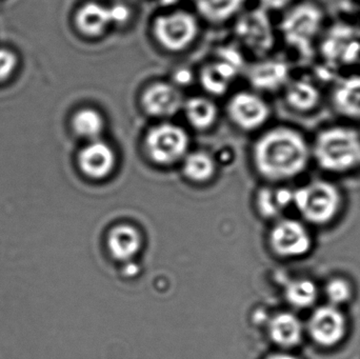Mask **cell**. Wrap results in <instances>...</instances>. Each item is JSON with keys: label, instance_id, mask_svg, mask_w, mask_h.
<instances>
[{"label": "cell", "instance_id": "cell-6", "mask_svg": "<svg viewBox=\"0 0 360 359\" xmlns=\"http://www.w3.org/2000/svg\"><path fill=\"white\" fill-rule=\"evenodd\" d=\"M319 46L332 65H352L360 58V33L349 25L325 30Z\"/></svg>", "mask_w": 360, "mask_h": 359}, {"label": "cell", "instance_id": "cell-19", "mask_svg": "<svg viewBox=\"0 0 360 359\" xmlns=\"http://www.w3.org/2000/svg\"><path fill=\"white\" fill-rule=\"evenodd\" d=\"M270 334L273 341L281 347H293L302 341V324L292 314H279L271 322Z\"/></svg>", "mask_w": 360, "mask_h": 359}, {"label": "cell", "instance_id": "cell-20", "mask_svg": "<svg viewBox=\"0 0 360 359\" xmlns=\"http://www.w3.org/2000/svg\"><path fill=\"white\" fill-rule=\"evenodd\" d=\"M109 247L112 254L117 259H129L134 256L141 247V236L137 230L130 226H120L110 234Z\"/></svg>", "mask_w": 360, "mask_h": 359}, {"label": "cell", "instance_id": "cell-26", "mask_svg": "<svg viewBox=\"0 0 360 359\" xmlns=\"http://www.w3.org/2000/svg\"><path fill=\"white\" fill-rule=\"evenodd\" d=\"M327 296L333 305H340L349 301L351 289L344 280H333L327 286Z\"/></svg>", "mask_w": 360, "mask_h": 359}, {"label": "cell", "instance_id": "cell-21", "mask_svg": "<svg viewBox=\"0 0 360 359\" xmlns=\"http://www.w3.org/2000/svg\"><path fill=\"white\" fill-rule=\"evenodd\" d=\"M184 112L188 122L198 130L213 126L218 117L215 103L205 97H192L184 103Z\"/></svg>", "mask_w": 360, "mask_h": 359}, {"label": "cell", "instance_id": "cell-15", "mask_svg": "<svg viewBox=\"0 0 360 359\" xmlns=\"http://www.w3.org/2000/svg\"><path fill=\"white\" fill-rule=\"evenodd\" d=\"M331 103L338 115L360 122V74L345 76L335 82Z\"/></svg>", "mask_w": 360, "mask_h": 359}, {"label": "cell", "instance_id": "cell-4", "mask_svg": "<svg viewBox=\"0 0 360 359\" xmlns=\"http://www.w3.org/2000/svg\"><path fill=\"white\" fill-rule=\"evenodd\" d=\"M293 202L304 218L311 223L331 221L340 208V194L331 183L316 181L293 193Z\"/></svg>", "mask_w": 360, "mask_h": 359}, {"label": "cell", "instance_id": "cell-25", "mask_svg": "<svg viewBox=\"0 0 360 359\" xmlns=\"http://www.w3.org/2000/svg\"><path fill=\"white\" fill-rule=\"evenodd\" d=\"M213 172V160L205 153L191 154L184 162V173L193 181H207Z\"/></svg>", "mask_w": 360, "mask_h": 359}, {"label": "cell", "instance_id": "cell-2", "mask_svg": "<svg viewBox=\"0 0 360 359\" xmlns=\"http://www.w3.org/2000/svg\"><path fill=\"white\" fill-rule=\"evenodd\" d=\"M323 8L314 2L304 1L288 8L281 30L283 39L302 58H310L325 32Z\"/></svg>", "mask_w": 360, "mask_h": 359}, {"label": "cell", "instance_id": "cell-9", "mask_svg": "<svg viewBox=\"0 0 360 359\" xmlns=\"http://www.w3.org/2000/svg\"><path fill=\"white\" fill-rule=\"evenodd\" d=\"M229 115L243 130H255L268 122L271 115L268 103L254 93L234 95L228 105Z\"/></svg>", "mask_w": 360, "mask_h": 359}, {"label": "cell", "instance_id": "cell-14", "mask_svg": "<svg viewBox=\"0 0 360 359\" xmlns=\"http://www.w3.org/2000/svg\"><path fill=\"white\" fill-rule=\"evenodd\" d=\"M285 100L288 107L296 113H312L321 105L323 93L319 84L311 78H291L285 86Z\"/></svg>", "mask_w": 360, "mask_h": 359}, {"label": "cell", "instance_id": "cell-7", "mask_svg": "<svg viewBox=\"0 0 360 359\" xmlns=\"http://www.w3.org/2000/svg\"><path fill=\"white\" fill-rule=\"evenodd\" d=\"M146 145L152 159L158 164H172L186 153L188 137L179 126L158 124L148 133Z\"/></svg>", "mask_w": 360, "mask_h": 359}, {"label": "cell", "instance_id": "cell-23", "mask_svg": "<svg viewBox=\"0 0 360 359\" xmlns=\"http://www.w3.org/2000/svg\"><path fill=\"white\" fill-rule=\"evenodd\" d=\"M247 0H195L202 16L215 22L234 16Z\"/></svg>", "mask_w": 360, "mask_h": 359}, {"label": "cell", "instance_id": "cell-27", "mask_svg": "<svg viewBox=\"0 0 360 359\" xmlns=\"http://www.w3.org/2000/svg\"><path fill=\"white\" fill-rule=\"evenodd\" d=\"M259 208L266 216H276L283 209L277 202L276 194L270 190H264L259 195Z\"/></svg>", "mask_w": 360, "mask_h": 359}, {"label": "cell", "instance_id": "cell-30", "mask_svg": "<svg viewBox=\"0 0 360 359\" xmlns=\"http://www.w3.org/2000/svg\"><path fill=\"white\" fill-rule=\"evenodd\" d=\"M266 359H297L295 356L290 355V354H274V355H271L270 358Z\"/></svg>", "mask_w": 360, "mask_h": 359}, {"label": "cell", "instance_id": "cell-1", "mask_svg": "<svg viewBox=\"0 0 360 359\" xmlns=\"http://www.w3.org/2000/svg\"><path fill=\"white\" fill-rule=\"evenodd\" d=\"M309 157L310 148L304 137L288 126L269 131L256 143V164L268 178H291L300 174Z\"/></svg>", "mask_w": 360, "mask_h": 359}, {"label": "cell", "instance_id": "cell-13", "mask_svg": "<svg viewBox=\"0 0 360 359\" xmlns=\"http://www.w3.org/2000/svg\"><path fill=\"white\" fill-rule=\"evenodd\" d=\"M271 242L274 250L283 256L306 254L311 247V238L307 230L293 221L279 223L273 230Z\"/></svg>", "mask_w": 360, "mask_h": 359}, {"label": "cell", "instance_id": "cell-3", "mask_svg": "<svg viewBox=\"0 0 360 359\" xmlns=\"http://www.w3.org/2000/svg\"><path fill=\"white\" fill-rule=\"evenodd\" d=\"M314 156L321 168L344 172L360 164V134L349 126L325 129L317 135Z\"/></svg>", "mask_w": 360, "mask_h": 359}, {"label": "cell", "instance_id": "cell-5", "mask_svg": "<svg viewBox=\"0 0 360 359\" xmlns=\"http://www.w3.org/2000/svg\"><path fill=\"white\" fill-rule=\"evenodd\" d=\"M154 37L158 44L171 52H180L191 46L198 33V23L190 13L162 15L153 25Z\"/></svg>", "mask_w": 360, "mask_h": 359}, {"label": "cell", "instance_id": "cell-10", "mask_svg": "<svg viewBox=\"0 0 360 359\" xmlns=\"http://www.w3.org/2000/svg\"><path fill=\"white\" fill-rule=\"evenodd\" d=\"M240 67L241 58L238 53L231 48L222 50L217 61L203 67L200 75L201 84L212 94H224Z\"/></svg>", "mask_w": 360, "mask_h": 359}, {"label": "cell", "instance_id": "cell-16", "mask_svg": "<svg viewBox=\"0 0 360 359\" xmlns=\"http://www.w3.org/2000/svg\"><path fill=\"white\" fill-rule=\"evenodd\" d=\"M249 79L256 89L266 92L285 89L291 79L289 65L279 59L260 61L250 69Z\"/></svg>", "mask_w": 360, "mask_h": 359}, {"label": "cell", "instance_id": "cell-11", "mask_svg": "<svg viewBox=\"0 0 360 359\" xmlns=\"http://www.w3.org/2000/svg\"><path fill=\"white\" fill-rule=\"evenodd\" d=\"M311 337L323 347H332L342 341L346 333V320L333 306L319 308L309 324Z\"/></svg>", "mask_w": 360, "mask_h": 359}, {"label": "cell", "instance_id": "cell-28", "mask_svg": "<svg viewBox=\"0 0 360 359\" xmlns=\"http://www.w3.org/2000/svg\"><path fill=\"white\" fill-rule=\"evenodd\" d=\"M16 67V55L8 48H0V82L8 79Z\"/></svg>", "mask_w": 360, "mask_h": 359}, {"label": "cell", "instance_id": "cell-17", "mask_svg": "<svg viewBox=\"0 0 360 359\" xmlns=\"http://www.w3.org/2000/svg\"><path fill=\"white\" fill-rule=\"evenodd\" d=\"M115 162L113 150L103 141H93L79 154L82 171L93 178L107 176Z\"/></svg>", "mask_w": 360, "mask_h": 359}, {"label": "cell", "instance_id": "cell-18", "mask_svg": "<svg viewBox=\"0 0 360 359\" xmlns=\"http://www.w3.org/2000/svg\"><path fill=\"white\" fill-rule=\"evenodd\" d=\"M113 22L111 8L95 2L84 4L76 13V27L80 33L88 37L103 35Z\"/></svg>", "mask_w": 360, "mask_h": 359}, {"label": "cell", "instance_id": "cell-12", "mask_svg": "<svg viewBox=\"0 0 360 359\" xmlns=\"http://www.w3.org/2000/svg\"><path fill=\"white\" fill-rule=\"evenodd\" d=\"M146 113L153 117H170L184 107V98L179 89L167 82H155L146 89L141 97Z\"/></svg>", "mask_w": 360, "mask_h": 359}, {"label": "cell", "instance_id": "cell-24", "mask_svg": "<svg viewBox=\"0 0 360 359\" xmlns=\"http://www.w3.org/2000/svg\"><path fill=\"white\" fill-rule=\"evenodd\" d=\"M285 295L291 305L307 308L316 301L317 289L310 280H295L287 287Z\"/></svg>", "mask_w": 360, "mask_h": 359}, {"label": "cell", "instance_id": "cell-22", "mask_svg": "<svg viewBox=\"0 0 360 359\" xmlns=\"http://www.w3.org/2000/svg\"><path fill=\"white\" fill-rule=\"evenodd\" d=\"M72 126L80 137L97 141L105 129V120L96 110L84 107L74 114Z\"/></svg>", "mask_w": 360, "mask_h": 359}, {"label": "cell", "instance_id": "cell-29", "mask_svg": "<svg viewBox=\"0 0 360 359\" xmlns=\"http://www.w3.org/2000/svg\"><path fill=\"white\" fill-rule=\"evenodd\" d=\"M295 0H260L262 10L264 11H281L288 10L293 6Z\"/></svg>", "mask_w": 360, "mask_h": 359}, {"label": "cell", "instance_id": "cell-8", "mask_svg": "<svg viewBox=\"0 0 360 359\" xmlns=\"http://www.w3.org/2000/svg\"><path fill=\"white\" fill-rule=\"evenodd\" d=\"M236 33L243 44L257 54H266L274 44L272 25L264 10H255L240 17Z\"/></svg>", "mask_w": 360, "mask_h": 359}]
</instances>
